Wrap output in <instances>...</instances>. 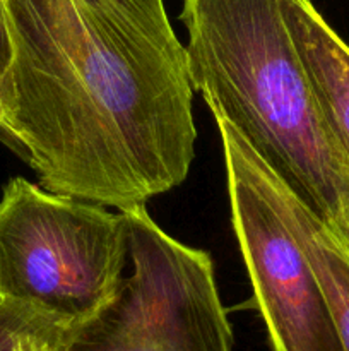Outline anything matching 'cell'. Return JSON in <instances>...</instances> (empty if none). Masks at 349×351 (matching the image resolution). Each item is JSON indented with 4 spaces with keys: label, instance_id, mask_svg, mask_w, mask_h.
Here are the masks:
<instances>
[{
    "label": "cell",
    "instance_id": "obj_4",
    "mask_svg": "<svg viewBox=\"0 0 349 351\" xmlns=\"http://www.w3.org/2000/svg\"><path fill=\"white\" fill-rule=\"evenodd\" d=\"M122 213L132 274L98 314L65 329L55 351H231L211 256L168 235L146 204Z\"/></svg>",
    "mask_w": 349,
    "mask_h": 351
},
{
    "label": "cell",
    "instance_id": "obj_7",
    "mask_svg": "<svg viewBox=\"0 0 349 351\" xmlns=\"http://www.w3.org/2000/svg\"><path fill=\"white\" fill-rule=\"evenodd\" d=\"M277 208L287 223L311 269L320 283L331 308L342 348L349 351V250L270 170Z\"/></svg>",
    "mask_w": 349,
    "mask_h": 351
},
{
    "label": "cell",
    "instance_id": "obj_5",
    "mask_svg": "<svg viewBox=\"0 0 349 351\" xmlns=\"http://www.w3.org/2000/svg\"><path fill=\"white\" fill-rule=\"evenodd\" d=\"M212 117L233 230L272 351H344L310 261L277 208L270 168L221 115Z\"/></svg>",
    "mask_w": 349,
    "mask_h": 351
},
{
    "label": "cell",
    "instance_id": "obj_1",
    "mask_svg": "<svg viewBox=\"0 0 349 351\" xmlns=\"http://www.w3.org/2000/svg\"><path fill=\"white\" fill-rule=\"evenodd\" d=\"M2 136L41 187L115 208L185 182L195 156L187 48L164 0H2Z\"/></svg>",
    "mask_w": 349,
    "mask_h": 351
},
{
    "label": "cell",
    "instance_id": "obj_10",
    "mask_svg": "<svg viewBox=\"0 0 349 351\" xmlns=\"http://www.w3.org/2000/svg\"><path fill=\"white\" fill-rule=\"evenodd\" d=\"M3 127V110H2V98H0V132Z\"/></svg>",
    "mask_w": 349,
    "mask_h": 351
},
{
    "label": "cell",
    "instance_id": "obj_8",
    "mask_svg": "<svg viewBox=\"0 0 349 351\" xmlns=\"http://www.w3.org/2000/svg\"><path fill=\"white\" fill-rule=\"evenodd\" d=\"M65 329L29 304L0 298V351H51Z\"/></svg>",
    "mask_w": 349,
    "mask_h": 351
},
{
    "label": "cell",
    "instance_id": "obj_2",
    "mask_svg": "<svg viewBox=\"0 0 349 351\" xmlns=\"http://www.w3.org/2000/svg\"><path fill=\"white\" fill-rule=\"evenodd\" d=\"M194 91L349 250V158L315 96L284 0H181Z\"/></svg>",
    "mask_w": 349,
    "mask_h": 351
},
{
    "label": "cell",
    "instance_id": "obj_3",
    "mask_svg": "<svg viewBox=\"0 0 349 351\" xmlns=\"http://www.w3.org/2000/svg\"><path fill=\"white\" fill-rule=\"evenodd\" d=\"M129 261L122 211L57 194L23 177L0 197V298L40 308L65 328L113 300Z\"/></svg>",
    "mask_w": 349,
    "mask_h": 351
},
{
    "label": "cell",
    "instance_id": "obj_9",
    "mask_svg": "<svg viewBox=\"0 0 349 351\" xmlns=\"http://www.w3.org/2000/svg\"><path fill=\"white\" fill-rule=\"evenodd\" d=\"M9 65H10V38H9V29H7L5 12H3L2 0H0V98H2L3 88H5Z\"/></svg>",
    "mask_w": 349,
    "mask_h": 351
},
{
    "label": "cell",
    "instance_id": "obj_6",
    "mask_svg": "<svg viewBox=\"0 0 349 351\" xmlns=\"http://www.w3.org/2000/svg\"><path fill=\"white\" fill-rule=\"evenodd\" d=\"M284 19L322 112L349 158V45L311 0H284Z\"/></svg>",
    "mask_w": 349,
    "mask_h": 351
},
{
    "label": "cell",
    "instance_id": "obj_11",
    "mask_svg": "<svg viewBox=\"0 0 349 351\" xmlns=\"http://www.w3.org/2000/svg\"><path fill=\"white\" fill-rule=\"evenodd\" d=\"M62 336H64V335H62ZM60 339H62V338H60ZM58 343H60V341H58ZM57 346H58V345H57ZM57 346H55V348H53V350H51V351H55V350H57Z\"/></svg>",
    "mask_w": 349,
    "mask_h": 351
}]
</instances>
